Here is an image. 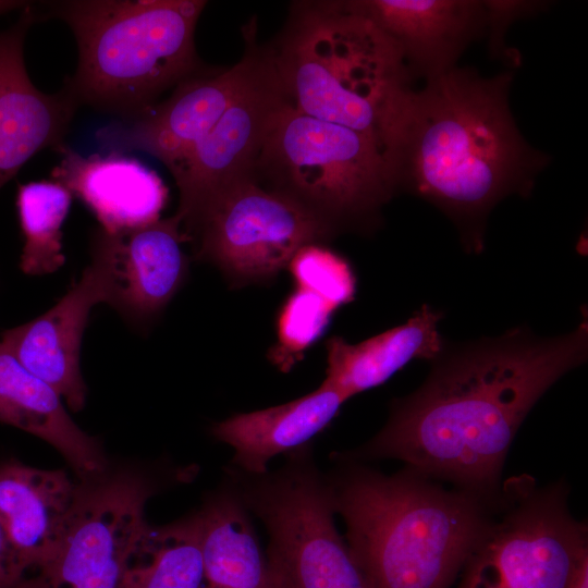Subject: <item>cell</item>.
<instances>
[{"instance_id":"obj_1","label":"cell","mask_w":588,"mask_h":588,"mask_svg":"<svg viewBox=\"0 0 588 588\" xmlns=\"http://www.w3.org/2000/svg\"><path fill=\"white\" fill-rule=\"evenodd\" d=\"M588 357V321L540 338L527 328L444 345L418 390L394 400L382 429L355 451L358 462L393 458L485 500L495 495L506 453L538 400Z\"/></svg>"},{"instance_id":"obj_2","label":"cell","mask_w":588,"mask_h":588,"mask_svg":"<svg viewBox=\"0 0 588 588\" xmlns=\"http://www.w3.org/2000/svg\"><path fill=\"white\" fill-rule=\"evenodd\" d=\"M513 75L457 68L409 88L384 156L396 193L442 210L468 253L483 248L486 220L503 198L529 196L549 156L519 133L509 103Z\"/></svg>"},{"instance_id":"obj_3","label":"cell","mask_w":588,"mask_h":588,"mask_svg":"<svg viewBox=\"0 0 588 588\" xmlns=\"http://www.w3.org/2000/svg\"><path fill=\"white\" fill-rule=\"evenodd\" d=\"M326 475L346 544L372 588H450L488 522L487 500L406 468L388 476L332 456Z\"/></svg>"},{"instance_id":"obj_4","label":"cell","mask_w":588,"mask_h":588,"mask_svg":"<svg viewBox=\"0 0 588 588\" xmlns=\"http://www.w3.org/2000/svg\"><path fill=\"white\" fill-rule=\"evenodd\" d=\"M266 48L291 107L365 133L384 151L412 78L371 21L348 1H294Z\"/></svg>"},{"instance_id":"obj_5","label":"cell","mask_w":588,"mask_h":588,"mask_svg":"<svg viewBox=\"0 0 588 588\" xmlns=\"http://www.w3.org/2000/svg\"><path fill=\"white\" fill-rule=\"evenodd\" d=\"M203 0H68L44 17L63 21L77 65L63 88L78 105L124 121L148 112L168 89L201 71L195 30Z\"/></svg>"},{"instance_id":"obj_6","label":"cell","mask_w":588,"mask_h":588,"mask_svg":"<svg viewBox=\"0 0 588 588\" xmlns=\"http://www.w3.org/2000/svg\"><path fill=\"white\" fill-rule=\"evenodd\" d=\"M253 179L306 208L338 236L370 233L396 194L382 146L371 136L306 115L277 114Z\"/></svg>"},{"instance_id":"obj_7","label":"cell","mask_w":588,"mask_h":588,"mask_svg":"<svg viewBox=\"0 0 588 588\" xmlns=\"http://www.w3.org/2000/svg\"><path fill=\"white\" fill-rule=\"evenodd\" d=\"M224 473L266 528L270 588H372L336 530L326 475L311 446L274 470L252 475L229 466Z\"/></svg>"},{"instance_id":"obj_8","label":"cell","mask_w":588,"mask_h":588,"mask_svg":"<svg viewBox=\"0 0 588 588\" xmlns=\"http://www.w3.org/2000/svg\"><path fill=\"white\" fill-rule=\"evenodd\" d=\"M182 230L195 259L215 266L233 289L267 284L299 248L335 237L306 208L252 175L213 196Z\"/></svg>"},{"instance_id":"obj_9","label":"cell","mask_w":588,"mask_h":588,"mask_svg":"<svg viewBox=\"0 0 588 588\" xmlns=\"http://www.w3.org/2000/svg\"><path fill=\"white\" fill-rule=\"evenodd\" d=\"M489 519L456 588H568L588 559L587 528L569 514L564 487L513 483Z\"/></svg>"},{"instance_id":"obj_10","label":"cell","mask_w":588,"mask_h":588,"mask_svg":"<svg viewBox=\"0 0 588 588\" xmlns=\"http://www.w3.org/2000/svg\"><path fill=\"white\" fill-rule=\"evenodd\" d=\"M75 506L52 554L10 588H119L148 527L147 501L162 483L150 471L108 466L78 480Z\"/></svg>"},{"instance_id":"obj_11","label":"cell","mask_w":588,"mask_h":588,"mask_svg":"<svg viewBox=\"0 0 588 588\" xmlns=\"http://www.w3.org/2000/svg\"><path fill=\"white\" fill-rule=\"evenodd\" d=\"M255 23L244 28L245 49L230 68L207 70L182 81L144 115L107 125L97 139L108 151H144L173 175L250 79L262 58Z\"/></svg>"},{"instance_id":"obj_12","label":"cell","mask_w":588,"mask_h":588,"mask_svg":"<svg viewBox=\"0 0 588 588\" xmlns=\"http://www.w3.org/2000/svg\"><path fill=\"white\" fill-rule=\"evenodd\" d=\"M255 73L218 122L172 175L182 228L218 193L252 175L280 110L289 102L266 46Z\"/></svg>"},{"instance_id":"obj_13","label":"cell","mask_w":588,"mask_h":588,"mask_svg":"<svg viewBox=\"0 0 588 588\" xmlns=\"http://www.w3.org/2000/svg\"><path fill=\"white\" fill-rule=\"evenodd\" d=\"M185 242L176 215L117 233L95 231L91 260L102 271L106 303L133 324L151 322L187 278Z\"/></svg>"},{"instance_id":"obj_14","label":"cell","mask_w":588,"mask_h":588,"mask_svg":"<svg viewBox=\"0 0 588 588\" xmlns=\"http://www.w3.org/2000/svg\"><path fill=\"white\" fill-rule=\"evenodd\" d=\"M38 20L28 3L13 25L0 30V189L36 154L64 145L78 108L64 88L46 94L28 76L24 42Z\"/></svg>"},{"instance_id":"obj_15","label":"cell","mask_w":588,"mask_h":588,"mask_svg":"<svg viewBox=\"0 0 588 588\" xmlns=\"http://www.w3.org/2000/svg\"><path fill=\"white\" fill-rule=\"evenodd\" d=\"M397 48L411 78L453 69L465 48L490 34L491 0H351Z\"/></svg>"},{"instance_id":"obj_16","label":"cell","mask_w":588,"mask_h":588,"mask_svg":"<svg viewBox=\"0 0 588 588\" xmlns=\"http://www.w3.org/2000/svg\"><path fill=\"white\" fill-rule=\"evenodd\" d=\"M106 303L102 271L91 260L82 277L39 317L4 330L0 342L30 372L49 384L74 412L85 406L81 344L91 308Z\"/></svg>"},{"instance_id":"obj_17","label":"cell","mask_w":588,"mask_h":588,"mask_svg":"<svg viewBox=\"0 0 588 588\" xmlns=\"http://www.w3.org/2000/svg\"><path fill=\"white\" fill-rule=\"evenodd\" d=\"M52 181L81 199L108 233L145 226L160 220L169 189L159 174L121 152L83 157L63 145Z\"/></svg>"},{"instance_id":"obj_18","label":"cell","mask_w":588,"mask_h":588,"mask_svg":"<svg viewBox=\"0 0 588 588\" xmlns=\"http://www.w3.org/2000/svg\"><path fill=\"white\" fill-rule=\"evenodd\" d=\"M79 482L63 469L0 461V520L21 578L54 551L70 520Z\"/></svg>"},{"instance_id":"obj_19","label":"cell","mask_w":588,"mask_h":588,"mask_svg":"<svg viewBox=\"0 0 588 588\" xmlns=\"http://www.w3.org/2000/svg\"><path fill=\"white\" fill-rule=\"evenodd\" d=\"M347 400L321 383L287 403L234 414L211 427V434L234 450L230 466L252 475L266 473L270 461L311 446Z\"/></svg>"},{"instance_id":"obj_20","label":"cell","mask_w":588,"mask_h":588,"mask_svg":"<svg viewBox=\"0 0 588 588\" xmlns=\"http://www.w3.org/2000/svg\"><path fill=\"white\" fill-rule=\"evenodd\" d=\"M0 422L51 444L78 480L97 476L110 465L101 443L72 420L61 396L25 368L1 342Z\"/></svg>"},{"instance_id":"obj_21","label":"cell","mask_w":588,"mask_h":588,"mask_svg":"<svg viewBox=\"0 0 588 588\" xmlns=\"http://www.w3.org/2000/svg\"><path fill=\"white\" fill-rule=\"evenodd\" d=\"M443 311L424 304L403 324L360 343L333 335L326 342L327 369L323 384L346 400L388 381L413 359L433 360L445 342L438 330Z\"/></svg>"},{"instance_id":"obj_22","label":"cell","mask_w":588,"mask_h":588,"mask_svg":"<svg viewBox=\"0 0 588 588\" xmlns=\"http://www.w3.org/2000/svg\"><path fill=\"white\" fill-rule=\"evenodd\" d=\"M198 513L203 588H270L266 555L250 513L225 479L206 497Z\"/></svg>"},{"instance_id":"obj_23","label":"cell","mask_w":588,"mask_h":588,"mask_svg":"<svg viewBox=\"0 0 588 588\" xmlns=\"http://www.w3.org/2000/svg\"><path fill=\"white\" fill-rule=\"evenodd\" d=\"M201 534L198 511L163 526L148 525L119 588H203Z\"/></svg>"},{"instance_id":"obj_24","label":"cell","mask_w":588,"mask_h":588,"mask_svg":"<svg viewBox=\"0 0 588 588\" xmlns=\"http://www.w3.org/2000/svg\"><path fill=\"white\" fill-rule=\"evenodd\" d=\"M71 201L70 191L56 181L19 183L15 205L24 237L20 268L25 274L44 275L63 266L61 226Z\"/></svg>"},{"instance_id":"obj_25","label":"cell","mask_w":588,"mask_h":588,"mask_svg":"<svg viewBox=\"0 0 588 588\" xmlns=\"http://www.w3.org/2000/svg\"><path fill=\"white\" fill-rule=\"evenodd\" d=\"M334 311L317 295L295 289L277 315V340L268 351L271 364L289 372L324 334Z\"/></svg>"},{"instance_id":"obj_26","label":"cell","mask_w":588,"mask_h":588,"mask_svg":"<svg viewBox=\"0 0 588 588\" xmlns=\"http://www.w3.org/2000/svg\"><path fill=\"white\" fill-rule=\"evenodd\" d=\"M287 269L296 289L317 295L334 310L355 298L357 278L353 266L327 244L303 246Z\"/></svg>"},{"instance_id":"obj_27","label":"cell","mask_w":588,"mask_h":588,"mask_svg":"<svg viewBox=\"0 0 588 588\" xmlns=\"http://www.w3.org/2000/svg\"><path fill=\"white\" fill-rule=\"evenodd\" d=\"M21 576L16 569L13 554L0 520V588H10Z\"/></svg>"},{"instance_id":"obj_28","label":"cell","mask_w":588,"mask_h":588,"mask_svg":"<svg viewBox=\"0 0 588 588\" xmlns=\"http://www.w3.org/2000/svg\"><path fill=\"white\" fill-rule=\"evenodd\" d=\"M568 588H588V559L581 563Z\"/></svg>"},{"instance_id":"obj_29","label":"cell","mask_w":588,"mask_h":588,"mask_svg":"<svg viewBox=\"0 0 588 588\" xmlns=\"http://www.w3.org/2000/svg\"><path fill=\"white\" fill-rule=\"evenodd\" d=\"M28 2L14 0H0V15L11 11L24 9Z\"/></svg>"}]
</instances>
